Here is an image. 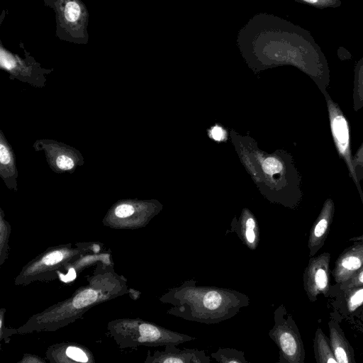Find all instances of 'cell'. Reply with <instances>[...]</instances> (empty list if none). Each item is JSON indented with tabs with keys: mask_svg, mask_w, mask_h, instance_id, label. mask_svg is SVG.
I'll list each match as a JSON object with an SVG mask.
<instances>
[{
	"mask_svg": "<svg viewBox=\"0 0 363 363\" xmlns=\"http://www.w3.org/2000/svg\"><path fill=\"white\" fill-rule=\"evenodd\" d=\"M162 301L173 306L167 313L208 325L228 320L250 304L248 296L243 293L232 289L198 286L194 279L171 289Z\"/></svg>",
	"mask_w": 363,
	"mask_h": 363,
	"instance_id": "obj_1",
	"label": "cell"
},
{
	"mask_svg": "<svg viewBox=\"0 0 363 363\" xmlns=\"http://www.w3.org/2000/svg\"><path fill=\"white\" fill-rule=\"evenodd\" d=\"M268 335L279 349L277 363H304L306 352L301 333L283 304L274 311V325Z\"/></svg>",
	"mask_w": 363,
	"mask_h": 363,
	"instance_id": "obj_2",
	"label": "cell"
},
{
	"mask_svg": "<svg viewBox=\"0 0 363 363\" xmlns=\"http://www.w3.org/2000/svg\"><path fill=\"white\" fill-rule=\"evenodd\" d=\"M326 101L330 128L333 140L339 157L344 162L349 175L354 183L359 194L363 193L357 180L352 163L350 143V128L348 120L338 104L334 101L328 91L323 94Z\"/></svg>",
	"mask_w": 363,
	"mask_h": 363,
	"instance_id": "obj_3",
	"label": "cell"
},
{
	"mask_svg": "<svg viewBox=\"0 0 363 363\" xmlns=\"http://www.w3.org/2000/svg\"><path fill=\"white\" fill-rule=\"evenodd\" d=\"M331 255L323 252L309 259L303 275V288L310 301L314 302L320 294L329 296L330 290V261Z\"/></svg>",
	"mask_w": 363,
	"mask_h": 363,
	"instance_id": "obj_4",
	"label": "cell"
},
{
	"mask_svg": "<svg viewBox=\"0 0 363 363\" xmlns=\"http://www.w3.org/2000/svg\"><path fill=\"white\" fill-rule=\"evenodd\" d=\"M362 267L363 241H355L339 255L331 274L336 284H341L353 277Z\"/></svg>",
	"mask_w": 363,
	"mask_h": 363,
	"instance_id": "obj_5",
	"label": "cell"
},
{
	"mask_svg": "<svg viewBox=\"0 0 363 363\" xmlns=\"http://www.w3.org/2000/svg\"><path fill=\"white\" fill-rule=\"evenodd\" d=\"M335 203L328 198L313 223L309 233L308 247L310 257H313L323 246L330 231L335 215Z\"/></svg>",
	"mask_w": 363,
	"mask_h": 363,
	"instance_id": "obj_6",
	"label": "cell"
},
{
	"mask_svg": "<svg viewBox=\"0 0 363 363\" xmlns=\"http://www.w3.org/2000/svg\"><path fill=\"white\" fill-rule=\"evenodd\" d=\"M229 232L235 233L250 250H255L258 247L260 240L259 224L248 209H243L238 219L236 217L233 219L230 228L226 231V234Z\"/></svg>",
	"mask_w": 363,
	"mask_h": 363,
	"instance_id": "obj_7",
	"label": "cell"
},
{
	"mask_svg": "<svg viewBox=\"0 0 363 363\" xmlns=\"http://www.w3.org/2000/svg\"><path fill=\"white\" fill-rule=\"evenodd\" d=\"M175 345H166L165 351L157 352L153 361L162 363H210L204 350L195 348L179 349Z\"/></svg>",
	"mask_w": 363,
	"mask_h": 363,
	"instance_id": "obj_8",
	"label": "cell"
},
{
	"mask_svg": "<svg viewBox=\"0 0 363 363\" xmlns=\"http://www.w3.org/2000/svg\"><path fill=\"white\" fill-rule=\"evenodd\" d=\"M328 327L331 348L337 363H355L354 350L338 323L332 318Z\"/></svg>",
	"mask_w": 363,
	"mask_h": 363,
	"instance_id": "obj_9",
	"label": "cell"
},
{
	"mask_svg": "<svg viewBox=\"0 0 363 363\" xmlns=\"http://www.w3.org/2000/svg\"><path fill=\"white\" fill-rule=\"evenodd\" d=\"M0 175L7 187L16 191L18 171L15 157L11 146L1 131L0 137Z\"/></svg>",
	"mask_w": 363,
	"mask_h": 363,
	"instance_id": "obj_10",
	"label": "cell"
},
{
	"mask_svg": "<svg viewBox=\"0 0 363 363\" xmlns=\"http://www.w3.org/2000/svg\"><path fill=\"white\" fill-rule=\"evenodd\" d=\"M46 148L50 162L52 167H56L57 171H69L79 164V154H75V150H69V147L56 144H47Z\"/></svg>",
	"mask_w": 363,
	"mask_h": 363,
	"instance_id": "obj_11",
	"label": "cell"
},
{
	"mask_svg": "<svg viewBox=\"0 0 363 363\" xmlns=\"http://www.w3.org/2000/svg\"><path fill=\"white\" fill-rule=\"evenodd\" d=\"M313 351L317 363H337L331 348L330 339L320 328H317L315 333Z\"/></svg>",
	"mask_w": 363,
	"mask_h": 363,
	"instance_id": "obj_12",
	"label": "cell"
},
{
	"mask_svg": "<svg viewBox=\"0 0 363 363\" xmlns=\"http://www.w3.org/2000/svg\"><path fill=\"white\" fill-rule=\"evenodd\" d=\"M337 294L344 301L346 315H352L363 307V286L350 288Z\"/></svg>",
	"mask_w": 363,
	"mask_h": 363,
	"instance_id": "obj_13",
	"label": "cell"
},
{
	"mask_svg": "<svg viewBox=\"0 0 363 363\" xmlns=\"http://www.w3.org/2000/svg\"><path fill=\"white\" fill-rule=\"evenodd\" d=\"M352 99L353 109L358 111L363 107V57L354 66Z\"/></svg>",
	"mask_w": 363,
	"mask_h": 363,
	"instance_id": "obj_14",
	"label": "cell"
},
{
	"mask_svg": "<svg viewBox=\"0 0 363 363\" xmlns=\"http://www.w3.org/2000/svg\"><path fill=\"white\" fill-rule=\"evenodd\" d=\"M211 356L220 363H247L243 351L230 347H220L216 352H211Z\"/></svg>",
	"mask_w": 363,
	"mask_h": 363,
	"instance_id": "obj_15",
	"label": "cell"
},
{
	"mask_svg": "<svg viewBox=\"0 0 363 363\" xmlns=\"http://www.w3.org/2000/svg\"><path fill=\"white\" fill-rule=\"evenodd\" d=\"M97 292L93 289H86L78 294L73 299L74 308H82L96 301Z\"/></svg>",
	"mask_w": 363,
	"mask_h": 363,
	"instance_id": "obj_16",
	"label": "cell"
},
{
	"mask_svg": "<svg viewBox=\"0 0 363 363\" xmlns=\"http://www.w3.org/2000/svg\"><path fill=\"white\" fill-rule=\"evenodd\" d=\"M363 286V267L357 273L348 281L341 284H336L330 287V294L332 291L336 292V294L350 288ZM329 294V296H330Z\"/></svg>",
	"mask_w": 363,
	"mask_h": 363,
	"instance_id": "obj_17",
	"label": "cell"
},
{
	"mask_svg": "<svg viewBox=\"0 0 363 363\" xmlns=\"http://www.w3.org/2000/svg\"><path fill=\"white\" fill-rule=\"evenodd\" d=\"M352 163L357 180L360 182L363 180V142L352 155Z\"/></svg>",
	"mask_w": 363,
	"mask_h": 363,
	"instance_id": "obj_18",
	"label": "cell"
},
{
	"mask_svg": "<svg viewBox=\"0 0 363 363\" xmlns=\"http://www.w3.org/2000/svg\"><path fill=\"white\" fill-rule=\"evenodd\" d=\"M308 4L318 9L337 8L342 4L341 0H296Z\"/></svg>",
	"mask_w": 363,
	"mask_h": 363,
	"instance_id": "obj_19",
	"label": "cell"
},
{
	"mask_svg": "<svg viewBox=\"0 0 363 363\" xmlns=\"http://www.w3.org/2000/svg\"><path fill=\"white\" fill-rule=\"evenodd\" d=\"M80 15V7L74 1H69L67 4L65 9V16L68 21H76Z\"/></svg>",
	"mask_w": 363,
	"mask_h": 363,
	"instance_id": "obj_20",
	"label": "cell"
},
{
	"mask_svg": "<svg viewBox=\"0 0 363 363\" xmlns=\"http://www.w3.org/2000/svg\"><path fill=\"white\" fill-rule=\"evenodd\" d=\"M66 354L69 358L77 362H86L88 361L86 354L76 347H69L66 350Z\"/></svg>",
	"mask_w": 363,
	"mask_h": 363,
	"instance_id": "obj_21",
	"label": "cell"
},
{
	"mask_svg": "<svg viewBox=\"0 0 363 363\" xmlns=\"http://www.w3.org/2000/svg\"><path fill=\"white\" fill-rule=\"evenodd\" d=\"M135 212L133 206L130 204L123 203L118 206L114 213L118 218H126L133 215Z\"/></svg>",
	"mask_w": 363,
	"mask_h": 363,
	"instance_id": "obj_22",
	"label": "cell"
},
{
	"mask_svg": "<svg viewBox=\"0 0 363 363\" xmlns=\"http://www.w3.org/2000/svg\"><path fill=\"white\" fill-rule=\"evenodd\" d=\"M64 257V255L60 251H53L45 256L42 262L46 265H53L60 262Z\"/></svg>",
	"mask_w": 363,
	"mask_h": 363,
	"instance_id": "obj_23",
	"label": "cell"
},
{
	"mask_svg": "<svg viewBox=\"0 0 363 363\" xmlns=\"http://www.w3.org/2000/svg\"><path fill=\"white\" fill-rule=\"evenodd\" d=\"M1 64L3 67L8 70L12 69L16 65L13 58L4 50L1 51Z\"/></svg>",
	"mask_w": 363,
	"mask_h": 363,
	"instance_id": "obj_24",
	"label": "cell"
},
{
	"mask_svg": "<svg viewBox=\"0 0 363 363\" xmlns=\"http://www.w3.org/2000/svg\"><path fill=\"white\" fill-rule=\"evenodd\" d=\"M210 135L211 138L216 141H220L225 138L224 130L221 127L218 125L214 126L213 128H211L210 131Z\"/></svg>",
	"mask_w": 363,
	"mask_h": 363,
	"instance_id": "obj_25",
	"label": "cell"
},
{
	"mask_svg": "<svg viewBox=\"0 0 363 363\" xmlns=\"http://www.w3.org/2000/svg\"><path fill=\"white\" fill-rule=\"evenodd\" d=\"M60 278L64 282H69L74 280L76 278V272L74 269L70 268L66 275L60 274Z\"/></svg>",
	"mask_w": 363,
	"mask_h": 363,
	"instance_id": "obj_26",
	"label": "cell"
},
{
	"mask_svg": "<svg viewBox=\"0 0 363 363\" xmlns=\"http://www.w3.org/2000/svg\"><path fill=\"white\" fill-rule=\"evenodd\" d=\"M337 55H338L339 58L341 60L350 59L352 57L350 53L349 52V51L347 50L343 47H340L338 48Z\"/></svg>",
	"mask_w": 363,
	"mask_h": 363,
	"instance_id": "obj_27",
	"label": "cell"
},
{
	"mask_svg": "<svg viewBox=\"0 0 363 363\" xmlns=\"http://www.w3.org/2000/svg\"><path fill=\"white\" fill-rule=\"evenodd\" d=\"M359 196L361 198V201H362V206H363V193L359 194ZM349 240L350 241H360V240L363 241V233L361 235H359L357 237H354V238H350Z\"/></svg>",
	"mask_w": 363,
	"mask_h": 363,
	"instance_id": "obj_28",
	"label": "cell"
}]
</instances>
